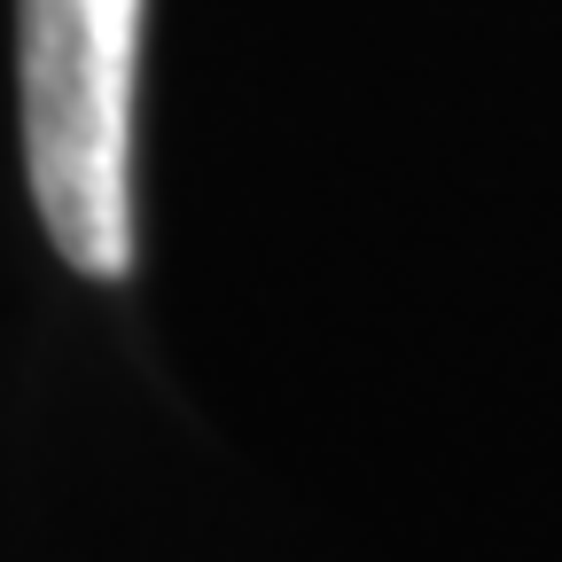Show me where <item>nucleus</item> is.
I'll use <instances>...</instances> for the list:
<instances>
[{
	"mask_svg": "<svg viewBox=\"0 0 562 562\" xmlns=\"http://www.w3.org/2000/svg\"><path fill=\"white\" fill-rule=\"evenodd\" d=\"M149 0H16L24 180L87 281L133 266V79Z\"/></svg>",
	"mask_w": 562,
	"mask_h": 562,
	"instance_id": "f257e3e1",
	"label": "nucleus"
}]
</instances>
